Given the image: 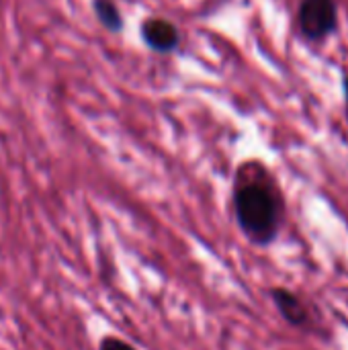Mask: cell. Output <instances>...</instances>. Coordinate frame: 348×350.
Masks as SVG:
<instances>
[{
	"instance_id": "obj_6",
	"label": "cell",
	"mask_w": 348,
	"mask_h": 350,
	"mask_svg": "<svg viewBox=\"0 0 348 350\" xmlns=\"http://www.w3.org/2000/svg\"><path fill=\"white\" fill-rule=\"evenodd\" d=\"M98 350H137L135 347H131L129 342H125L123 338L117 336H105L98 345Z\"/></svg>"
},
{
	"instance_id": "obj_3",
	"label": "cell",
	"mask_w": 348,
	"mask_h": 350,
	"mask_svg": "<svg viewBox=\"0 0 348 350\" xmlns=\"http://www.w3.org/2000/svg\"><path fill=\"white\" fill-rule=\"evenodd\" d=\"M271 299L277 312L281 314V318L285 320V324H289L295 330H306V332L314 330V324H316L314 312L299 293L287 287H275L271 289Z\"/></svg>"
},
{
	"instance_id": "obj_1",
	"label": "cell",
	"mask_w": 348,
	"mask_h": 350,
	"mask_svg": "<svg viewBox=\"0 0 348 350\" xmlns=\"http://www.w3.org/2000/svg\"><path fill=\"white\" fill-rule=\"evenodd\" d=\"M234 217L250 244L271 246L283 226V197L267 180H242L234 191Z\"/></svg>"
},
{
	"instance_id": "obj_5",
	"label": "cell",
	"mask_w": 348,
	"mask_h": 350,
	"mask_svg": "<svg viewBox=\"0 0 348 350\" xmlns=\"http://www.w3.org/2000/svg\"><path fill=\"white\" fill-rule=\"evenodd\" d=\"M92 6H94L96 18L101 21V25H103L105 29H109L111 33H119V31L123 29L121 12H119L117 4H115L113 0H94Z\"/></svg>"
},
{
	"instance_id": "obj_4",
	"label": "cell",
	"mask_w": 348,
	"mask_h": 350,
	"mask_svg": "<svg viewBox=\"0 0 348 350\" xmlns=\"http://www.w3.org/2000/svg\"><path fill=\"white\" fill-rule=\"evenodd\" d=\"M144 41L156 51H172L178 45V29L164 18H150L142 25Z\"/></svg>"
},
{
	"instance_id": "obj_2",
	"label": "cell",
	"mask_w": 348,
	"mask_h": 350,
	"mask_svg": "<svg viewBox=\"0 0 348 350\" xmlns=\"http://www.w3.org/2000/svg\"><path fill=\"white\" fill-rule=\"evenodd\" d=\"M338 25L334 0H304L299 6V29L308 39H324Z\"/></svg>"
},
{
	"instance_id": "obj_7",
	"label": "cell",
	"mask_w": 348,
	"mask_h": 350,
	"mask_svg": "<svg viewBox=\"0 0 348 350\" xmlns=\"http://www.w3.org/2000/svg\"><path fill=\"white\" fill-rule=\"evenodd\" d=\"M345 90H347V98H348V78H347V82H345Z\"/></svg>"
}]
</instances>
